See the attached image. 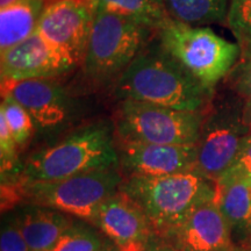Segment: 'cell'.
I'll return each mask as SVG.
<instances>
[{
	"label": "cell",
	"instance_id": "cell-1",
	"mask_svg": "<svg viewBox=\"0 0 251 251\" xmlns=\"http://www.w3.org/2000/svg\"><path fill=\"white\" fill-rule=\"evenodd\" d=\"M213 91L191 76L158 40H151L115 81L121 100L152 103L181 111L201 112Z\"/></svg>",
	"mask_w": 251,
	"mask_h": 251
},
{
	"label": "cell",
	"instance_id": "cell-17",
	"mask_svg": "<svg viewBox=\"0 0 251 251\" xmlns=\"http://www.w3.org/2000/svg\"><path fill=\"white\" fill-rule=\"evenodd\" d=\"M215 205L231 231L250 234L251 192L244 181H216Z\"/></svg>",
	"mask_w": 251,
	"mask_h": 251
},
{
	"label": "cell",
	"instance_id": "cell-18",
	"mask_svg": "<svg viewBox=\"0 0 251 251\" xmlns=\"http://www.w3.org/2000/svg\"><path fill=\"white\" fill-rule=\"evenodd\" d=\"M169 18L190 26L226 24L230 0H162Z\"/></svg>",
	"mask_w": 251,
	"mask_h": 251
},
{
	"label": "cell",
	"instance_id": "cell-31",
	"mask_svg": "<svg viewBox=\"0 0 251 251\" xmlns=\"http://www.w3.org/2000/svg\"><path fill=\"white\" fill-rule=\"evenodd\" d=\"M139 244H134V246H130L128 248H125V249H119V251H134L135 248H136Z\"/></svg>",
	"mask_w": 251,
	"mask_h": 251
},
{
	"label": "cell",
	"instance_id": "cell-33",
	"mask_svg": "<svg viewBox=\"0 0 251 251\" xmlns=\"http://www.w3.org/2000/svg\"><path fill=\"white\" fill-rule=\"evenodd\" d=\"M250 234H251V226H250Z\"/></svg>",
	"mask_w": 251,
	"mask_h": 251
},
{
	"label": "cell",
	"instance_id": "cell-11",
	"mask_svg": "<svg viewBox=\"0 0 251 251\" xmlns=\"http://www.w3.org/2000/svg\"><path fill=\"white\" fill-rule=\"evenodd\" d=\"M119 159L129 177H164L196 169L197 144L122 142Z\"/></svg>",
	"mask_w": 251,
	"mask_h": 251
},
{
	"label": "cell",
	"instance_id": "cell-30",
	"mask_svg": "<svg viewBox=\"0 0 251 251\" xmlns=\"http://www.w3.org/2000/svg\"><path fill=\"white\" fill-rule=\"evenodd\" d=\"M102 251H119V248L115 246V244H111L108 243V246L105 248Z\"/></svg>",
	"mask_w": 251,
	"mask_h": 251
},
{
	"label": "cell",
	"instance_id": "cell-12",
	"mask_svg": "<svg viewBox=\"0 0 251 251\" xmlns=\"http://www.w3.org/2000/svg\"><path fill=\"white\" fill-rule=\"evenodd\" d=\"M1 93L20 103L41 129L59 127L70 114V97L54 79L5 83L1 84Z\"/></svg>",
	"mask_w": 251,
	"mask_h": 251
},
{
	"label": "cell",
	"instance_id": "cell-2",
	"mask_svg": "<svg viewBox=\"0 0 251 251\" xmlns=\"http://www.w3.org/2000/svg\"><path fill=\"white\" fill-rule=\"evenodd\" d=\"M117 168L51 181L20 179L1 186L2 211L17 203L47 207L93 222L100 206L119 192L122 184Z\"/></svg>",
	"mask_w": 251,
	"mask_h": 251
},
{
	"label": "cell",
	"instance_id": "cell-6",
	"mask_svg": "<svg viewBox=\"0 0 251 251\" xmlns=\"http://www.w3.org/2000/svg\"><path fill=\"white\" fill-rule=\"evenodd\" d=\"M89 41L81 67L96 83L117 81L146 47L156 30L121 15L93 12Z\"/></svg>",
	"mask_w": 251,
	"mask_h": 251
},
{
	"label": "cell",
	"instance_id": "cell-20",
	"mask_svg": "<svg viewBox=\"0 0 251 251\" xmlns=\"http://www.w3.org/2000/svg\"><path fill=\"white\" fill-rule=\"evenodd\" d=\"M0 114L4 115L18 146L20 148L26 146L33 135L34 128L36 127L29 113L13 98L9 96H2Z\"/></svg>",
	"mask_w": 251,
	"mask_h": 251
},
{
	"label": "cell",
	"instance_id": "cell-19",
	"mask_svg": "<svg viewBox=\"0 0 251 251\" xmlns=\"http://www.w3.org/2000/svg\"><path fill=\"white\" fill-rule=\"evenodd\" d=\"M93 12L121 15L157 29L169 18L162 0H79Z\"/></svg>",
	"mask_w": 251,
	"mask_h": 251
},
{
	"label": "cell",
	"instance_id": "cell-5",
	"mask_svg": "<svg viewBox=\"0 0 251 251\" xmlns=\"http://www.w3.org/2000/svg\"><path fill=\"white\" fill-rule=\"evenodd\" d=\"M156 39L191 76L213 91L235 67L242 49L209 27H196L168 19Z\"/></svg>",
	"mask_w": 251,
	"mask_h": 251
},
{
	"label": "cell",
	"instance_id": "cell-16",
	"mask_svg": "<svg viewBox=\"0 0 251 251\" xmlns=\"http://www.w3.org/2000/svg\"><path fill=\"white\" fill-rule=\"evenodd\" d=\"M47 4V0H19L0 7V52L36 33Z\"/></svg>",
	"mask_w": 251,
	"mask_h": 251
},
{
	"label": "cell",
	"instance_id": "cell-27",
	"mask_svg": "<svg viewBox=\"0 0 251 251\" xmlns=\"http://www.w3.org/2000/svg\"><path fill=\"white\" fill-rule=\"evenodd\" d=\"M134 251H177L172 243L166 238L152 234L144 243H141L135 248Z\"/></svg>",
	"mask_w": 251,
	"mask_h": 251
},
{
	"label": "cell",
	"instance_id": "cell-26",
	"mask_svg": "<svg viewBox=\"0 0 251 251\" xmlns=\"http://www.w3.org/2000/svg\"><path fill=\"white\" fill-rule=\"evenodd\" d=\"M0 251H31L14 219L2 225Z\"/></svg>",
	"mask_w": 251,
	"mask_h": 251
},
{
	"label": "cell",
	"instance_id": "cell-24",
	"mask_svg": "<svg viewBox=\"0 0 251 251\" xmlns=\"http://www.w3.org/2000/svg\"><path fill=\"white\" fill-rule=\"evenodd\" d=\"M18 146L4 115L0 114V168L1 176L13 171L18 165Z\"/></svg>",
	"mask_w": 251,
	"mask_h": 251
},
{
	"label": "cell",
	"instance_id": "cell-10",
	"mask_svg": "<svg viewBox=\"0 0 251 251\" xmlns=\"http://www.w3.org/2000/svg\"><path fill=\"white\" fill-rule=\"evenodd\" d=\"M93 14L92 9L79 0H52L43 11L36 33L81 64Z\"/></svg>",
	"mask_w": 251,
	"mask_h": 251
},
{
	"label": "cell",
	"instance_id": "cell-21",
	"mask_svg": "<svg viewBox=\"0 0 251 251\" xmlns=\"http://www.w3.org/2000/svg\"><path fill=\"white\" fill-rule=\"evenodd\" d=\"M108 243L87 226L74 224L62 235L54 251H102Z\"/></svg>",
	"mask_w": 251,
	"mask_h": 251
},
{
	"label": "cell",
	"instance_id": "cell-4",
	"mask_svg": "<svg viewBox=\"0 0 251 251\" xmlns=\"http://www.w3.org/2000/svg\"><path fill=\"white\" fill-rule=\"evenodd\" d=\"M119 164L112 126L107 122H96L30 155L21 177L29 181L59 180L118 168Z\"/></svg>",
	"mask_w": 251,
	"mask_h": 251
},
{
	"label": "cell",
	"instance_id": "cell-29",
	"mask_svg": "<svg viewBox=\"0 0 251 251\" xmlns=\"http://www.w3.org/2000/svg\"><path fill=\"white\" fill-rule=\"evenodd\" d=\"M233 251H251V246H240V247H235Z\"/></svg>",
	"mask_w": 251,
	"mask_h": 251
},
{
	"label": "cell",
	"instance_id": "cell-3",
	"mask_svg": "<svg viewBox=\"0 0 251 251\" xmlns=\"http://www.w3.org/2000/svg\"><path fill=\"white\" fill-rule=\"evenodd\" d=\"M119 191L142 209L156 234L169 238L194 209L214 201L216 181L194 169L164 177H128Z\"/></svg>",
	"mask_w": 251,
	"mask_h": 251
},
{
	"label": "cell",
	"instance_id": "cell-8",
	"mask_svg": "<svg viewBox=\"0 0 251 251\" xmlns=\"http://www.w3.org/2000/svg\"><path fill=\"white\" fill-rule=\"evenodd\" d=\"M250 131L244 119L242 99L216 107L203 117L197 142L196 170L218 180L233 164Z\"/></svg>",
	"mask_w": 251,
	"mask_h": 251
},
{
	"label": "cell",
	"instance_id": "cell-22",
	"mask_svg": "<svg viewBox=\"0 0 251 251\" xmlns=\"http://www.w3.org/2000/svg\"><path fill=\"white\" fill-rule=\"evenodd\" d=\"M242 51L251 47V0H230L226 21Z\"/></svg>",
	"mask_w": 251,
	"mask_h": 251
},
{
	"label": "cell",
	"instance_id": "cell-7",
	"mask_svg": "<svg viewBox=\"0 0 251 251\" xmlns=\"http://www.w3.org/2000/svg\"><path fill=\"white\" fill-rule=\"evenodd\" d=\"M202 120V112L122 100L115 131L122 142L197 144Z\"/></svg>",
	"mask_w": 251,
	"mask_h": 251
},
{
	"label": "cell",
	"instance_id": "cell-32",
	"mask_svg": "<svg viewBox=\"0 0 251 251\" xmlns=\"http://www.w3.org/2000/svg\"><path fill=\"white\" fill-rule=\"evenodd\" d=\"M249 187H250V192H251V183L249 184Z\"/></svg>",
	"mask_w": 251,
	"mask_h": 251
},
{
	"label": "cell",
	"instance_id": "cell-23",
	"mask_svg": "<svg viewBox=\"0 0 251 251\" xmlns=\"http://www.w3.org/2000/svg\"><path fill=\"white\" fill-rule=\"evenodd\" d=\"M231 180L251 183V131L244 140L233 164L216 181Z\"/></svg>",
	"mask_w": 251,
	"mask_h": 251
},
{
	"label": "cell",
	"instance_id": "cell-34",
	"mask_svg": "<svg viewBox=\"0 0 251 251\" xmlns=\"http://www.w3.org/2000/svg\"><path fill=\"white\" fill-rule=\"evenodd\" d=\"M250 129H251V124H250Z\"/></svg>",
	"mask_w": 251,
	"mask_h": 251
},
{
	"label": "cell",
	"instance_id": "cell-13",
	"mask_svg": "<svg viewBox=\"0 0 251 251\" xmlns=\"http://www.w3.org/2000/svg\"><path fill=\"white\" fill-rule=\"evenodd\" d=\"M177 251H233L231 230L214 201L202 203L169 238Z\"/></svg>",
	"mask_w": 251,
	"mask_h": 251
},
{
	"label": "cell",
	"instance_id": "cell-25",
	"mask_svg": "<svg viewBox=\"0 0 251 251\" xmlns=\"http://www.w3.org/2000/svg\"><path fill=\"white\" fill-rule=\"evenodd\" d=\"M242 67L237 78V93L243 101L244 119L251 124V47L242 51Z\"/></svg>",
	"mask_w": 251,
	"mask_h": 251
},
{
	"label": "cell",
	"instance_id": "cell-14",
	"mask_svg": "<svg viewBox=\"0 0 251 251\" xmlns=\"http://www.w3.org/2000/svg\"><path fill=\"white\" fill-rule=\"evenodd\" d=\"M92 224L119 249L144 243L155 234L148 216L121 191L100 206Z\"/></svg>",
	"mask_w": 251,
	"mask_h": 251
},
{
	"label": "cell",
	"instance_id": "cell-28",
	"mask_svg": "<svg viewBox=\"0 0 251 251\" xmlns=\"http://www.w3.org/2000/svg\"><path fill=\"white\" fill-rule=\"evenodd\" d=\"M15 1H19V0H0V7H4V6H7L9 4H13ZM47 1H52V0H47Z\"/></svg>",
	"mask_w": 251,
	"mask_h": 251
},
{
	"label": "cell",
	"instance_id": "cell-9",
	"mask_svg": "<svg viewBox=\"0 0 251 251\" xmlns=\"http://www.w3.org/2000/svg\"><path fill=\"white\" fill-rule=\"evenodd\" d=\"M76 62L35 33L0 52L1 84L30 79H55L71 71Z\"/></svg>",
	"mask_w": 251,
	"mask_h": 251
},
{
	"label": "cell",
	"instance_id": "cell-15",
	"mask_svg": "<svg viewBox=\"0 0 251 251\" xmlns=\"http://www.w3.org/2000/svg\"><path fill=\"white\" fill-rule=\"evenodd\" d=\"M31 251H54L59 238L75 224L70 215L33 206L14 218Z\"/></svg>",
	"mask_w": 251,
	"mask_h": 251
}]
</instances>
